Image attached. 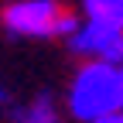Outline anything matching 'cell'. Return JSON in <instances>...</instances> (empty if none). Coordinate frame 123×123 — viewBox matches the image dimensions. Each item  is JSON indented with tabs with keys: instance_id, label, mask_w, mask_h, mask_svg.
Masks as SVG:
<instances>
[{
	"instance_id": "cell-2",
	"label": "cell",
	"mask_w": 123,
	"mask_h": 123,
	"mask_svg": "<svg viewBox=\"0 0 123 123\" xmlns=\"http://www.w3.org/2000/svg\"><path fill=\"white\" fill-rule=\"evenodd\" d=\"M79 24L58 0H17L4 10V27L14 38H72Z\"/></svg>"
},
{
	"instance_id": "cell-5",
	"label": "cell",
	"mask_w": 123,
	"mask_h": 123,
	"mask_svg": "<svg viewBox=\"0 0 123 123\" xmlns=\"http://www.w3.org/2000/svg\"><path fill=\"white\" fill-rule=\"evenodd\" d=\"M82 17L96 24L123 27V0H82Z\"/></svg>"
},
{
	"instance_id": "cell-4",
	"label": "cell",
	"mask_w": 123,
	"mask_h": 123,
	"mask_svg": "<svg viewBox=\"0 0 123 123\" xmlns=\"http://www.w3.org/2000/svg\"><path fill=\"white\" fill-rule=\"evenodd\" d=\"M14 123H58V106L48 92H41L31 103L14 110Z\"/></svg>"
},
{
	"instance_id": "cell-6",
	"label": "cell",
	"mask_w": 123,
	"mask_h": 123,
	"mask_svg": "<svg viewBox=\"0 0 123 123\" xmlns=\"http://www.w3.org/2000/svg\"><path fill=\"white\" fill-rule=\"evenodd\" d=\"M92 123H123V110H116V113H106V116L92 120Z\"/></svg>"
},
{
	"instance_id": "cell-1",
	"label": "cell",
	"mask_w": 123,
	"mask_h": 123,
	"mask_svg": "<svg viewBox=\"0 0 123 123\" xmlns=\"http://www.w3.org/2000/svg\"><path fill=\"white\" fill-rule=\"evenodd\" d=\"M68 113L82 123H92L106 113L123 110V89H120V65L110 62H86L72 75L68 86Z\"/></svg>"
},
{
	"instance_id": "cell-7",
	"label": "cell",
	"mask_w": 123,
	"mask_h": 123,
	"mask_svg": "<svg viewBox=\"0 0 123 123\" xmlns=\"http://www.w3.org/2000/svg\"><path fill=\"white\" fill-rule=\"evenodd\" d=\"M7 96H10V92H7V86H4V79H0V106L7 103Z\"/></svg>"
},
{
	"instance_id": "cell-3",
	"label": "cell",
	"mask_w": 123,
	"mask_h": 123,
	"mask_svg": "<svg viewBox=\"0 0 123 123\" xmlns=\"http://www.w3.org/2000/svg\"><path fill=\"white\" fill-rule=\"evenodd\" d=\"M68 48L82 58L92 62H110V65H123V27L82 21L79 31L68 38Z\"/></svg>"
},
{
	"instance_id": "cell-8",
	"label": "cell",
	"mask_w": 123,
	"mask_h": 123,
	"mask_svg": "<svg viewBox=\"0 0 123 123\" xmlns=\"http://www.w3.org/2000/svg\"><path fill=\"white\" fill-rule=\"evenodd\" d=\"M120 89H123V65H120Z\"/></svg>"
}]
</instances>
